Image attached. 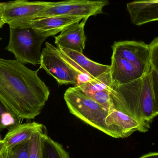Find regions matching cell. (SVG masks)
<instances>
[{
    "mask_svg": "<svg viewBox=\"0 0 158 158\" xmlns=\"http://www.w3.org/2000/svg\"><path fill=\"white\" fill-rule=\"evenodd\" d=\"M16 59L0 58V100L20 119L40 115L50 95L38 76Z\"/></svg>",
    "mask_w": 158,
    "mask_h": 158,
    "instance_id": "6da1fadb",
    "label": "cell"
},
{
    "mask_svg": "<svg viewBox=\"0 0 158 158\" xmlns=\"http://www.w3.org/2000/svg\"><path fill=\"white\" fill-rule=\"evenodd\" d=\"M110 92L114 108L135 119L141 132H147L155 117L150 71L130 83L110 84Z\"/></svg>",
    "mask_w": 158,
    "mask_h": 158,
    "instance_id": "7a4b0ae2",
    "label": "cell"
},
{
    "mask_svg": "<svg viewBox=\"0 0 158 158\" xmlns=\"http://www.w3.org/2000/svg\"><path fill=\"white\" fill-rule=\"evenodd\" d=\"M64 98L71 114L88 125L116 138L114 133L106 124L109 109L91 99L77 86L68 88Z\"/></svg>",
    "mask_w": 158,
    "mask_h": 158,
    "instance_id": "3957f363",
    "label": "cell"
},
{
    "mask_svg": "<svg viewBox=\"0 0 158 158\" xmlns=\"http://www.w3.org/2000/svg\"><path fill=\"white\" fill-rule=\"evenodd\" d=\"M49 32L39 31L25 26L10 27V36L6 50L14 54L23 65L40 63L41 49L44 42L52 36Z\"/></svg>",
    "mask_w": 158,
    "mask_h": 158,
    "instance_id": "277c9868",
    "label": "cell"
},
{
    "mask_svg": "<svg viewBox=\"0 0 158 158\" xmlns=\"http://www.w3.org/2000/svg\"><path fill=\"white\" fill-rule=\"evenodd\" d=\"M39 69L44 70L59 85L80 83L81 75L62 56L59 49L49 42L41 52Z\"/></svg>",
    "mask_w": 158,
    "mask_h": 158,
    "instance_id": "5b68a950",
    "label": "cell"
},
{
    "mask_svg": "<svg viewBox=\"0 0 158 158\" xmlns=\"http://www.w3.org/2000/svg\"><path fill=\"white\" fill-rule=\"evenodd\" d=\"M109 4V2L106 0H67L53 2L52 4L42 12L37 18L69 16L89 18L92 16L102 13L103 8Z\"/></svg>",
    "mask_w": 158,
    "mask_h": 158,
    "instance_id": "8992f818",
    "label": "cell"
},
{
    "mask_svg": "<svg viewBox=\"0 0 158 158\" xmlns=\"http://www.w3.org/2000/svg\"><path fill=\"white\" fill-rule=\"evenodd\" d=\"M53 2L16 0L4 2L3 19L10 27H18L36 18L52 4Z\"/></svg>",
    "mask_w": 158,
    "mask_h": 158,
    "instance_id": "52a82bcc",
    "label": "cell"
},
{
    "mask_svg": "<svg viewBox=\"0 0 158 158\" xmlns=\"http://www.w3.org/2000/svg\"><path fill=\"white\" fill-rule=\"evenodd\" d=\"M112 54L126 59L148 73L150 71V48L143 42L122 41L115 42L112 46Z\"/></svg>",
    "mask_w": 158,
    "mask_h": 158,
    "instance_id": "ba28073f",
    "label": "cell"
},
{
    "mask_svg": "<svg viewBox=\"0 0 158 158\" xmlns=\"http://www.w3.org/2000/svg\"><path fill=\"white\" fill-rule=\"evenodd\" d=\"M58 49L63 58L81 75L87 76L92 80L100 79L109 76L110 66L97 63L76 51Z\"/></svg>",
    "mask_w": 158,
    "mask_h": 158,
    "instance_id": "9c48e42d",
    "label": "cell"
},
{
    "mask_svg": "<svg viewBox=\"0 0 158 158\" xmlns=\"http://www.w3.org/2000/svg\"><path fill=\"white\" fill-rule=\"evenodd\" d=\"M110 65L111 84L121 85L141 79L147 73L124 58L112 54Z\"/></svg>",
    "mask_w": 158,
    "mask_h": 158,
    "instance_id": "30bf717a",
    "label": "cell"
},
{
    "mask_svg": "<svg viewBox=\"0 0 158 158\" xmlns=\"http://www.w3.org/2000/svg\"><path fill=\"white\" fill-rule=\"evenodd\" d=\"M88 18H85L81 22L64 30L55 37L57 48L68 49L83 54L86 38L84 32L85 23Z\"/></svg>",
    "mask_w": 158,
    "mask_h": 158,
    "instance_id": "8fae6325",
    "label": "cell"
},
{
    "mask_svg": "<svg viewBox=\"0 0 158 158\" xmlns=\"http://www.w3.org/2000/svg\"><path fill=\"white\" fill-rule=\"evenodd\" d=\"M84 18L83 17L69 16L44 17L31 19L20 26L30 27L39 31L49 32L53 36L81 22Z\"/></svg>",
    "mask_w": 158,
    "mask_h": 158,
    "instance_id": "7c38bea8",
    "label": "cell"
},
{
    "mask_svg": "<svg viewBox=\"0 0 158 158\" xmlns=\"http://www.w3.org/2000/svg\"><path fill=\"white\" fill-rule=\"evenodd\" d=\"M105 121L116 138H126L136 131L141 132L140 124L135 119L114 108L109 109Z\"/></svg>",
    "mask_w": 158,
    "mask_h": 158,
    "instance_id": "4fadbf2b",
    "label": "cell"
},
{
    "mask_svg": "<svg viewBox=\"0 0 158 158\" xmlns=\"http://www.w3.org/2000/svg\"><path fill=\"white\" fill-rule=\"evenodd\" d=\"M127 10L136 26L158 21V0L131 2L127 3Z\"/></svg>",
    "mask_w": 158,
    "mask_h": 158,
    "instance_id": "5bb4252c",
    "label": "cell"
},
{
    "mask_svg": "<svg viewBox=\"0 0 158 158\" xmlns=\"http://www.w3.org/2000/svg\"><path fill=\"white\" fill-rule=\"evenodd\" d=\"M43 124L38 122H28L18 124L9 129L3 139L5 149H8L19 144L31 139L35 132L39 130Z\"/></svg>",
    "mask_w": 158,
    "mask_h": 158,
    "instance_id": "9a60e30c",
    "label": "cell"
},
{
    "mask_svg": "<svg viewBox=\"0 0 158 158\" xmlns=\"http://www.w3.org/2000/svg\"><path fill=\"white\" fill-rule=\"evenodd\" d=\"M47 135L46 127L43 125L34 133L31 139L29 158H45L44 143Z\"/></svg>",
    "mask_w": 158,
    "mask_h": 158,
    "instance_id": "2e32d148",
    "label": "cell"
},
{
    "mask_svg": "<svg viewBox=\"0 0 158 158\" xmlns=\"http://www.w3.org/2000/svg\"><path fill=\"white\" fill-rule=\"evenodd\" d=\"M44 149L45 158H70L63 145L48 135L44 140Z\"/></svg>",
    "mask_w": 158,
    "mask_h": 158,
    "instance_id": "e0dca14e",
    "label": "cell"
},
{
    "mask_svg": "<svg viewBox=\"0 0 158 158\" xmlns=\"http://www.w3.org/2000/svg\"><path fill=\"white\" fill-rule=\"evenodd\" d=\"M110 76H108L100 79H90L87 81L79 83L77 86L86 95L89 96L91 94L104 89H109L110 87Z\"/></svg>",
    "mask_w": 158,
    "mask_h": 158,
    "instance_id": "ac0fdd59",
    "label": "cell"
},
{
    "mask_svg": "<svg viewBox=\"0 0 158 158\" xmlns=\"http://www.w3.org/2000/svg\"><path fill=\"white\" fill-rule=\"evenodd\" d=\"M21 119L0 100V130L20 123Z\"/></svg>",
    "mask_w": 158,
    "mask_h": 158,
    "instance_id": "d6986e66",
    "label": "cell"
},
{
    "mask_svg": "<svg viewBox=\"0 0 158 158\" xmlns=\"http://www.w3.org/2000/svg\"><path fill=\"white\" fill-rule=\"evenodd\" d=\"M31 139L8 149H5L1 158H29Z\"/></svg>",
    "mask_w": 158,
    "mask_h": 158,
    "instance_id": "ffe728a7",
    "label": "cell"
},
{
    "mask_svg": "<svg viewBox=\"0 0 158 158\" xmlns=\"http://www.w3.org/2000/svg\"><path fill=\"white\" fill-rule=\"evenodd\" d=\"M110 88L95 92L88 96L106 108L109 109L114 108L110 97Z\"/></svg>",
    "mask_w": 158,
    "mask_h": 158,
    "instance_id": "44dd1931",
    "label": "cell"
},
{
    "mask_svg": "<svg viewBox=\"0 0 158 158\" xmlns=\"http://www.w3.org/2000/svg\"><path fill=\"white\" fill-rule=\"evenodd\" d=\"M150 77L154 100V114L156 117L158 116V73L151 69Z\"/></svg>",
    "mask_w": 158,
    "mask_h": 158,
    "instance_id": "7402d4cb",
    "label": "cell"
},
{
    "mask_svg": "<svg viewBox=\"0 0 158 158\" xmlns=\"http://www.w3.org/2000/svg\"><path fill=\"white\" fill-rule=\"evenodd\" d=\"M149 45L150 67L158 73V37L154 39Z\"/></svg>",
    "mask_w": 158,
    "mask_h": 158,
    "instance_id": "603a6c76",
    "label": "cell"
},
{
    "mask_svg": "<svg viewBox=\"0 0 158 158\" xmlns=\"http://www.w3.org/2000/svg\"><path fill=\"white\" fill-rule=\"evenodd\" d=\"M4 4V2L0 3V28H2L5 23L3 19L2 12L3 9Z\"/></svg>",
    "mask_w": 158,
    "mask_h": 158,
    "instance_id": "cb8c5ba5",
    "label": "cell"
},
{
    "mask_svg": "<svg viewBox=\"0 0 158 158\" xmlns=\"http://www.w3.org/2000/svg\"><path fill=\"white\" fill-rule=\"evenodd\" d=\"M139 158H158V152L148 153Z\"/></svg>",
    "mask_w": 158,
    "mask_h": 158,
    "instance_id": "d4e9b609",
    "label": "cell"
},
{
    "mask_svg": "<svg viewBox=\"0 0 158 158\" xmlns=\"http://www.w3.org/2000/svg\"><path fill=\"white\" fill-rule=\"evenodd\" d=\"M4 143L3 142L2 140L1 142H0V156H1V155L2 154V153L4 152Z\"/></svg>",
    "mask_w": 158,
    "mask_h": 158,
    "instance_id": "484cf974",
    "label": "cell"
},
{
    "mask_svg": "<svg viewBox=\"0 0 158 158\" xmlns=\"http://www.w3.org/2000/svg\"><path fill=\"white\" fill-rule=\"evenodd\" d=\"M2 38H0V41H1V40H2Z\"/></svg>",
    "mask_w": 158,
    "mask_h": 158,
    "instance_id": "4316f807",
    "label": "cell"
},
{
    "mask_svg": "<svg viewBox=\"0 0 158 158\" xmlns=\"http://www.w3.org/2000/svg\"><path fill=\"white\" fill-rule=\"evenodd\" d=\"M1 141H2V140H0V142H1Z\"/></svg>",
    "mask_w": 158,
    "mask_h": 158,
    "instance_id": "83f0119b",
    "label": "cell"
},
{
    "mask_svg": "<svg viewBox=\"0 0 158 158\" xmlns=\"http://www.w3.org/2000/svg\"><path fill=\"white\" fill-rule=\"evenodd\" d=\"M0 158H1V156H0Z\"/></svg>",
    "mask_w": 158,
    "mask_h": 158,
    "instance_id": "f1b7e54d",
    "label": "cell"
}]
</instances>
